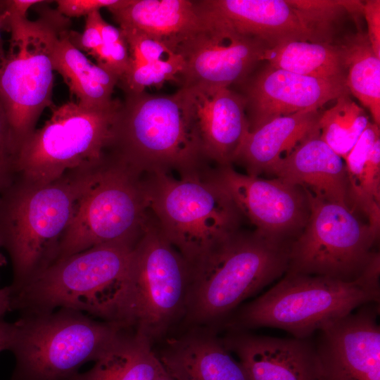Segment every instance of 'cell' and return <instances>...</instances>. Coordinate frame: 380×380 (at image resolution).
Segmentation results:
<instances>
[{
  "label": "cell",
  "instance_id": "2",
  "mask_svg": "<svg viewBox=\"0 0 380 380\" xmlns=\"http://www.w3.org/2000/svg\"><path fill=\"white\" fill-rule=\"evenodd\" d=\"M292 241L238 230L189 265L185 311L194 322L227 317L240 303L286 273Z\"/></svg>",
  "mask_w": 380,
  "mask_h": 380
},
{
  "label": "cell",
  "instance_id": "9",
  "mask_svg": "<svg viewBox=\"0 0 380 380\" xmlns=\"http://www.w3.org/2000/svg\"><path fill=\"white\" fill-rule=\"evenodd\" d=\"M134 245L105 243L56 260L12 291V310L23 315L68 308L110 321L112 300Z\"/></svg>",
  "mask_w": 380,
  "mask_h": 380
},
{
  "label": "cell",
  "instance_id": "23",
  "mask_svg": "<svg viewBox=\"0 0 380 380\" xmlns=\"http://www.w3.org/2000/svg\"><path fill=\"white\" fill-rule=\"evenodd\" d=\"M318 110L300 112L274 118L249 132L234 163L247 175L259 177L288 156L303 141L319 131Z\"/></svg>",
  "mask_w": 380,
  "mask_h": 380
},
{
  "label": "cell",
  "instance_id": "14",
  "mask_svg": "<svg viewBox=\"0 0 380 380\" xmlns=\"http://www.w3.org/2000/svg\"><path fill=\"white\" fill-rule=\"evenodd\" d=\"M215 180L230 196L242 217L260 233L281 241L300 234L310 208L300 187L279 178L264 179L236 172L232 165L211 168Z\"/></svg>",
  "mask_w": 380,
  "mask_h": 380
},
{
  "label": "cell",
  "instance_id": "13",
  "mask_svg": "<svg viewBox=\"0 0 380 380\" xmlns=\"http://www.w3.org/2000/svg\"><path fill=\"white\" fill-rule=\"evenodd\" d=\"M197 11L202 26L183 40L175 51L184 62L178 76L181 87L240 85L262 61L267 46L260 40L241 34L221 20Z\"/></svg>",
  "mask_w": 380,
  "mask_h": 380
},
{
  "label": "cell",
  "instance_id": "18",
  "mask_svg": "<svg viewBox=\"0 0 380 380\" xmlns=\"http://www.w3.org/2000/svg\"><path fill=\"white\" fill-rule=\"evenodd\" d=\"M221 341L238 356L250 380H323L316 346L309 338L234 331Z\"/></svg>",
  "mask_w": 380,
  "mask_h": 380
},
{
  "label": "cell",
  "instance_id": "31",
  "mask_svg": "<svg viewBox=\"0 0 380 380\" xmlns=\"http://www.w3.org/2000/svg\"><path fill=\"white\" fill-rule=\"evenodd\" d=\"M184 67V59L177 53L150 63L129 64L118 85L125 94L141 93L148 87L175 80Z\"/></svg>",
  "mask_w": 380,
  "mask_h": 380
},
{
  "label": "cell",
  "instance_id": "8",
  "mask_svg": "<svg viewBox=\"0 0 380 380\" xmlns=\"http://www.w3.org/2000/svg\"><path fill=\"white\" fill-rule=\"evenodd\" d=\"M34 20L2 21L11 32L10 44L0 70V102L12 129L18 151L35 129L45 108L52 104L53 55L70 18L56 8L42 6Z\"/></svg>",
  "mask_w": 380,
  "mask_h": 380
},
{
  "label": "cell",
  "instance_id": "4",
  "mask_svg": "<svg viewBox=\"0 0 380 380\" xmlns=\"http://www.w3.org/2000/svg\"><path fill=\"white\" fill-rule=\"evenodd\" d=\"M189 281L187 262L151 214L118 284L110 321L151 341L185 310Z\"/></svg>",
  "mask_w": 380,
  "mask_h": 380
},
{
  "label": "cell",
  "instance_id": "17",
  "mask_svg": "<svg viewBox=\"0 0 380 380\" xmlns=\"http://www.w3.org/2000/svg\"><path fill=\"white\" fill-rule=\"evenodd\" d=\"M179 90L205 158L219 166L232 165L249 132L241 94L229 87L193 86Z\"/></svg>",
  "mask_w": 380,
  "mask_h": 380
},
{
  "label": "cell",
  "instance_id": "16",
  "mask_svg": "<svg viewBox=\"0 0 380 380\" xmlns=\"http://www.w3.org/2000/svg\"><path fill=\"white\" fill-rule=\"evenodd\" d=\"M379 303L320 329L315 343L323 380H380Z\"/></svg>",
  "mask_w": 380,
  "mask_h": 380
},
{
  "label": "cell",
  "instance_id": "11",
  "mask_svg": "<svg viewBox=\"0 0 380 380\" xmlns=\"http://www.w3.org/2000/svg\"><path fill=\"white\" fill-rule=\"evenodd\" d=\"M150 217L144 175L108 152L95 182L78 203L56 260L105 243L134 245Z\"/></svg>",
  "mask_w": 380,
  "mask_h": 380
},
{
  "label": "cell",
  "instance_id": "27",
  "mask_svg": "<svg viewBox=\"0 0 380 380\" xmlns=\"http://www.w3.org/2000/svg\"><path fill=\"white\" fill-rule=\"evenodd\" d=\"M262 61L272 68L317 78L346 80L338 45L293 40L267 48Z\"/></svg>",
  "mask_w": 380,
  "mask_h": 380
},
{
  "label": "cell",
  "instance_id": "20",
  "mask_svg": "<svg viewBox=\"0 0 380 380\" xmlns=\"http://www.w3.org/2000/svg\"><path fill=\"white\" fill-rule=\"evenodd\" d=\"M201 12L267 48L293 40L310 41L308 31L287 0H198Z\"/></svg>",
  "mask_w": 380,
  "mask_h": 380
},
{
  "label": "cell",
  "instance_id": "15",
  "mask_svg": "<svg viewBox=\"0 0 380 380\" xmlns=\"http://www.w3.org/2000/svg\"><path fill=\"white\" fill-rule=\"evenodd\" d=\"M240 85L249 132L278 117L317 110L349 94L346 80L301 75L269 65Z\"/></svg>",
  "mask_w": 380,
  "mask_h": 380
},
{
  "label": "cell",
  "instance_id": "3",
  "mask_svg": "<svg viewBox=\"0 0 380 380\" xmlns=\"http://www.w3.org/2000/svg\"><path fill=\"white\" fill-rule=\"evenodd\" d=\"M108 151L143 175L174 171L183 176L210 167L179 90L126 94Z\"/></svg>",
  "mask_w": 380,
  "mask_h": 380
},
{
  "label": "cell",
  "instance_id": "10",
  "mask_svg": "<svg viewBox=\"0 0 380 380\" xmlns=\"http://www.w3.org/2000/svg\"><path fill=\"white\" fill-rule=\"evenodd\" d=\"M121 102L113 99L101 106L76 101L53 105L51 118L20 145L15 176L45 184L100 163L108 151Z\"/></svg>",
  "mask_w": 380,
  "mask_h": 380
},
{
  "label": "cell",
  "instance_id": "39",
  "mask_svg": "<svg viewBox=\"0 0 380 380\" xmlns=\"http://www.w3.org/2000/svg\"><path fill=\"white\" fill-rule=\"evenodd\" d=\"M12 311V289L8 286L0 289V319Z\"/></svg>",
  "mask_w": 380,
  "mask_h": 380
},
{
  "label": "cell",
  "instance_id": "22",
  "mask_svg": "<svg viewBox=\"0 0 380 380\" xmlns=\"http://www.w3.org/2000/svg\"><path fill=\"white\" fill-rule=\"evenodd\" d=\"M158 358L173 380H250L240 362L212 335L172 339Z\"/></svg>",
  "mask_w": 380,
  "mask_h": 380
},
{
  "label": "cell",
  "instance_id": "26",
  "mask_svg": "<svg viewBox=\"0 0 380 380\" xmlns=\"http://www.w3.org/2000/svg\"><path fill=\"white\" fill-rule=\"evenodd\" d=\"M151 343L127 330L91 369L78 372L69 380H154L166 372Z\"/></svg>",
  "mask_w": 380,
  "mask_h": 380
},
{
  "label": "cell",
  "instance_id": "41",
  "mask_svg": "<svg viewBox=\"0 0 380 380\" xmlns=\"http://www.w3.org/2000/svg\"><path fill=\"white\" fill-rule=\"evenodd\" d=\"M0 248H1V244H0ZM6 264V260L5 257L1 253H0V267L5 265Z\"/></svg>",
  "mask_w": 380,
  "mask_h": 380
},
{
  "label": "cell",
  "instance_id": "5",
  "mask_svg": "<svg viewBox=\"0 0 380 380\" xmlns=\"http://www.w3.org/2000/svg\"><path fill=\"white\" fill-rule=\"evenodd\" d=\"M379 267L380 261H374L352 281L285 273L275 286L243 306L232 326L277 328L294 338H308L356 308L379 303Z\"/></svg>",
  "mask_w": 380,
  "mask_h": 380
},
{
  "label": "cell",
  "instance_id": "12",
  "mask_svg": "<svg viewBox=\"0 0 380 380\" xmlns=\"http://www.w3.org/2000/svg\"><path fill=\"white\" fill-rule=\"evenodd\" d=\"M305 194L310 215L291 243L286 273L358 279L379 256L372 249L378 236L350 208Z\"/></svg>",
  "mask_w": 380,
  "mask_h": 380
},
{
  "label": "cell",
  "instance_id": "36",
  "mask_svg": "<svg viewBox=\"0 0 380 380\" xmlns=\"http://www.w3.org/2000/svg\"><path fill=\"white\" fill-rule=\"evenodd\" d=\"M362 14L367 23L369 42L375 53L380 58V1L367 0L363 4Z\"/></svg>",
  "mask_w": 380,
  "mask_h": 380
},
{
  "label": "cell",
  "instance_id": "38",
  "mask_svg": "<svg viewBox=\"0 0 380 380\" xmlns=\"http://www.w3.org/2000/svg\"><path fill=\"white\" fill-rule=\"evenodd\" d=\"M13 323L8 322L0 319V353L9 349Z\"/></svg>",
  "mask_w": 380,
  "mask_h": 380
},
{
  "label": "cell",
  "instance_id": "30",
  "mask_svg": "<svg viewBox=\"0 0 380 380\" xmlns=\"http://www.w3.org/2000/svg\"><path fill=\"white\" fill-rule=\"evenodd\" d=\"M295 11L303 26L308 31L310 42L329 43L334 25L346 13L362 14L363 4L350 0H287Z\"/></svg>",
  "mask_w": 380,
  "mask_h": 380
},
{
  "label": "cell",
  "instance_id": "29",
  "mask_svg": "<svg viewBox=\"0 0 380 380\" xmlns=\"http://www.w3.org/2000/svg\"><path fill=\"white\" fill-rule=\"evenodd\" d=\"M336 103L320 114V137L343 159L352 149L367 127L369 117L352 100L349 94L341 95Z\"/></svg>",
  "mask_w": 380,
  "mask_h": 380
},
{
  "label": "cell",
  "instance_id": "33",
  "mask_svg": "<svg viewBox=\"0 0 380 380\" xmlns=\"http://www.w3.org/2000/svg\"><path fill=\"white\" fill-rule=\"evenodd\" d=\"M122 30L128 46L129 64L150 63L174 53L163 42L132 28Z\"/></svg>",
  "mask_w": 380,
  "mask_h": 380
},
{
  "label": "cell",
  "instance_id": "6",
  "mask_svg": "<svg viewBox=\"0 0 380 380\" xmlns=\"http://www.w3.org/2000/svg\"><path fill=\"white\" fill-rule=\"evenodd\" d=\"M144 185L151 214L189 265L239 230L242 215L211 167L179 179L144 175Z\"/></svg>",
  "mask_w": 380,
  "mask_h": 380
},
{
  "label": "cell",
  "instance_id": "28",
  "mask_svg": "<svg viewBox=\"0 0 380 380\" xmlns=\"http://www.w3.org/2000/svg\"><path fill=\"white\" fill-rule=\"evenodd\" d=\"M346 70L349 91L370 112L374 122L380 125V58L367 34L358 32L338 44Z\"/></svg>",
  "mask_w": 380,
  "mask_h": 380
},
{
  "label": "cell",
  "instance_id": "40",
  "mask_svg": "<svg viewBox=\"0 0 380 380\" xmlns=\"http://www.w3.org/2000/svg\"><path fill=\"white\" fill-rule=\"evenodd\" d=\"M2 27V23H1V18L0 16V70L2 68L3 63L4 62L5 56L6 53H4L3 47H2V42L1 39V27Z\"/></svg>",
  "mask_w": 380,
  "mask_h": 380
},
{
  "label": "cell",
  "instance_id": "24",
  "mask_svg": "<svg viewBox=\"0 0 380 380\" xmlns=\"http://www.w3.org/2000/svg\"><path fill=\"white\" fill-rule=\"evenodd\" d=\"M352 210L360 211L373 232L380 228V130L369 122L352 149L343 159Z\"/></svg>",
  "mask_w": 380,
  "mask_h": 380
},
{
  "label": "cell",
  "instance_id": "7",
  "mask_svg": "<svg viewBox=\"0 0 380 380\" xmlns=\"http://www.w3.org/2000/svg\"><path fill=\"white\" fill-rule=\"evenodd\" d=\"M13 323L8 350L15 359L11 380H69L96 361L128 330L68 308L23 315Z\"/></svg>",
  "mask_w": 380,
  "mask_h": 380
},
{
  "label": "cell",
  "instance_id": "35",
  "mask_svg": "<svg viewBox=\"0 0 380 380\" xmlns=\"http://www.w3.org/2000/svg\"><path fill=\"white\" fill-rule=\"evenodd\" d=\"M56 10L65 17L76 18L87 16L90 13L108 8L118 0H58Z\"/></svg>",
  "mask_w": 380,
  "mask_h": 380
},
{
  "label": "cell",
  "instance_id": "19",
  "mask_svg": "<svg viewBox=\"0 0 380 380\" xmlns=\"http://www.w3.org/2000/svg\"><path fill=\"white\" fill-rule=\"evenodd\" d=\"M267 174L322 201L350 208L345 162L322 140L319 131L303 141Z\"/></svg>",
  "mask_w": 380,
  "mask_h": 380
},
{
  "label": "cell",
  "instance_id": "34",
  "mask_svg": "<svg viewBox=\"0 0 380 380\" xmlns=\"http://www.w3.org/2000/svg\"><path fill=\"white\" fill-rule=\"evenodd\" d=\"M18 146L4 109L0 102V194L15 177Z\"/></svg>",
  "mask_w": 380,
  "mask_h": 380
},
{
  "label": "cell",
  "instance_id": "1",
  "mask_svg": "<svg viewBox=\"0 0 380 380\" xmlns=\"http://www.w3.org/2000/svg\"><path fill=\"white\" fill-rule=\"evenodd\" d=\"M104 159L91 167L68 171L49 183L15 176L0 194V244L12 263V291L56 260L78 203L95 182Z\"/></svg>",
  "mask_w": 380,
  "mask_h": 380
},
{
  "label": "cell",
  "instance_id": "37",
  "mask_svg": "<svg viewBox=\"0 0 380 380\" xmlns=\"http://www.w3.org/2000/svg\"><path fill=\"white\" fill-rule=\"evenodd\" d=\"M44 1L41 0L3 1L1 4L4 6V11L3 13H0L1 20L8 18H27L26 14L30 7Z\"/></svg>",
  "mask_w": 380,
  "mask_h": 380
},
{
  "label": "cell",
  "instance_id": "32",
  "mask_svg": "<svg viewBox=\"0 0 380 380\" xmlns=\"http://www.w3.org/2000/svg\"><path fill=\"white\" fill-rule=\"evenodd\" d=\"M103 45L94 58L96 64L105 68L118 80L129 65V54L126 39L119 28L108 23L101 15L98 20Z\"/></svg>",
  "mask_w": 380,
  "mask_h": 380
},
{
  "label": "cell",
  "instance_id": "21",
  "mask_svg": "<svg viewBox=\"0 0 380 380\" xmlns=\"http://www.w3.org/2000/svg\"><path fill=\"white\" fill-rule=\"evenodd\" d=\"M107 9L120 28L138 30L163 42L174 53L203 24L191 0H118Z\"/></svg>",
  "mask_w": 380,
  "mask_h": 380
},
{
  "label": "cell",
  "instance_id": "25",
  "mask_svg": "<svg viewBox=\"0 0 380 380\" xmlns=\"http://www.w3.org/2000/svg\"><path fill=\"white\" fill-rule=\"evenodd\" d=\"M70 29L59 38L53 55V69L63 77L76 102L101 106L112 101L118 78L89 60L70 38Z\"/></svg>",
  "mask_w": 380,
  "mask_h": 380
}]
</instances>
